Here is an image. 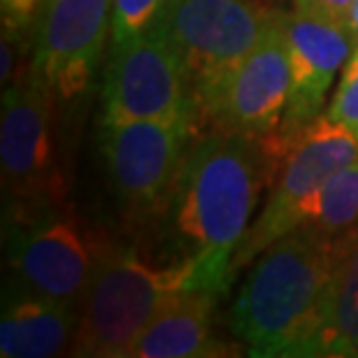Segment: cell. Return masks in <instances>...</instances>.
<instances>
[{
    "label": "cell",
    "mask_w": 358,
    "mask_h": 358,
    "mask_svg": "<svg viewBox=\"0 0 358 358\" xmlns=\"http://www.w3.org/2000/svg\"><path fill=\"white\" fill-rule=\"evenodd\" d=\"M182 261L145 259L140 247L117 242L100 263L80 305L70 356L128 358L166 303L191 282Z\"/></svg>",
    "instance_id": "cell-3"
},
{
    "label": "cell",
    "mask_w": 358,
    "mask_h": 358,
    "mask_svg": "<svg viewBox=\"0 0 358 358\" xmlns=\"http://www.w3.org/2000/svg\"><path fill=\"white\" fill-rule=\"evenodd\" d=\"M328 117L358 138V59H349L342 70L340 87L328 105Z\"/></svg>",
    "instance_id": "cell-17"
},
{
    "label": "cell",
    "mask_w": 358,
    "mask_h": 358,
    "mask_svg": "<svg viewBox=\"0 0 358 358\" xmlns=\"http://www.w3.org/2000/svg\"><path fill=\"white\" fill-rule=\"evenodd\" d=\"M221 296L182 289L152 319L128 358H200L231 356L233 347L214 335V310Z\"/></svg>",
    "instance_id": "cell-14"
},
{
    "label": "cell",
    "mask_w": 358,
    "mask_h": 358,
    "mask_svg": "<svg viewBox=\"0 0 358 358\" xmlns=\"http://www.w3.org/2000/svg\"><path fill=\"white\" fill-rule=\"evenodd\" d=\"M284 33L289 45L291 91L282 126L270 135L282 156L289 154L300 133L319 114H324L321 110L328 91L352 56V42L345 26L333 21L310 17L298 10L284 12Z\"/></svg>",
    "instance_id": "cell-12"
},
{
    "label": "cell",
    "mask_w": 358,
    "mask_h": 358,
    "mask_svg": "<svg viewBox=\"0 0 358 358\" xmlns=\"http://www.w3.org/2000/svg\"><path fill=\"white\" fill-rule=\"evenodd\" d=\"M345 31L349 35V42H352V52L358 47V0H354L352 10H349V17L345 21Z\"/></svg>",
    "instance_id": "cell-21"
},
{
    "label": "cell",
    "mask_w": 358,
    "mask_h": 358,
    "mask_svg": "<svg viewBox=\"0 0 358 358\" xmlns=\"http://www.w3.org/2000/svg\"><path fill=\"white\" fill-rule=\"evenodd\" d=\"M56 96L35 73L31 59L19 63L3 89L0 170L5 207H38L68 200V179L54 135Z\"/></svg>",
    "instance_id": "cell-6"
},
{
    "label": "cell",
    "mask_w": 358,
    "mask_h": 358,
    "mask_svg": "<svg viewBox=\"0 0 358 358\" xmlns=\"http://www.w3.org/2000/svg\"><path fill=\"white\" fill-rule=\"evenodd\" d=\"M275 179L263 138L207 131L193 138L177 196L163 221L168 261L193 268L186 289L217 296L231 289V263L252 226V214Z\"/></svg>",
    "instance_id": "cell-1"
},
{
    "label": "cell",
    "mask_w": 358,
    "mask_h": 358,
    "mask_svg": "<svg viewBox=\"0 0 358 358\" xmlns=\"http://www.w3.org/2000/svg\"><path fill=\"white\" fill-rule=\"evenodd\" d=\"M42 0H0L3 28L14 33L21 42L31 47V31Z\"/></svg>",
    "instance_id": "cell-19"
},
{
    "label": "cell",
    "mask_w": 358,
    "mask_h": 358,
    "mask_svg": "<svg viewBox=\"0 0 358 358\" xmlns=\"http://www.w3.org/2000/svg\"><path fill=\"white\" fill-rule=\"evenodd\" d=\"M349 59H358V47L352 52V56H349Z\"/></svg>",
    "instance_id": "cell-22"
},
{
    "label": "cell",
    "mask_w": 358,
    "mask_h": 358,
    "mask_svg": "<svg viewBox=\"0 0 358 358\" xmlns=\"http://www.w3.org/2000/svg\"><path fill=\"white\" fill-rule=\"evenodd\" d=\"M358 161V138L328 114H319L300 133L279 166L270 196L261 214L252 221L231 263V282L240 270L252 266L263 249L293 231L305 217L317 193L338 170Z\"/></svg>",
    "instance_id": "cell-8"
},
{
    "label": "cell",
    "mask_w": 358,
    "mask_h": 358,
    "mask_svg": "<svg viewBox=\"0 0 358 358\" xmlns=\"http://www.w3.org/2000/svg\"><path fill=\"white\" fill-rule=\"evenodd\" d=\"M7 277L61 303L82 305L93 275L117 245L66 203L5 207Z\"/></svg>",
    "instance_id": "cell-4"
},
{
    "label": "cell",
    "mask_w": 358,
    "mask_h": 358,
    "mask_svg": "<svg viewBox=\"0 0 358 358\" xmlns=\"http://www.w3.org/2000/svg\"><path fill=\"white\" fill-rule=\"evenodd\" d=\"M193 135L191 121H103L100 149L126 231L142 238L168 219Z\"/></svg>",
    "instance_id": "cell-5"
},
{
    "label": "cell",
    "mask_w": 358,
    "mask_h": 358,
    "mask_svg": "<svg viewBox=\"0 0 358 358\" xmlns=\"http://www.w3.org/2000/svg\"><path fill=\"white\" fill-rule=\"evenodd\" d=\"M166 0H114L112 40H124L140 33L156 19Z\"/></svg>",
    "instance_id": "cell-18"
},
{
    "label": "cell",
    "mask_w": 358,
    "mask_h": 358,
    "mask_svg": "<svg viewBox=\"0 0 358 358\" xmlns=\"http://www.w3.org/2000/svg\"><path fill=\"white\" fill-rule=\"evenodd\" d=\"M298 356L358 358V235L340 247L317 324Z\"/></svg>",
    "instance_id": "cell-15"
},
{
    "label": "cell",
    "mask_w": 358,
    "mask_h": 358,
    "mask_svg": "<svg viewBox=\"0 0 358 358\" xmlns=\"http://www.w3.org/2000/svg\"><path fill=\"white\" fill-rule=\"evenodd\" d=\"M114 0H42L31 31V63L56 100L91 87L112 35Z\"/></svg>",
    "instance_id": "cell-11"
},
{
    "label": "cell",
    "mask_w": 358,
    "mask_h": 358,
    "mask_svg": "<svg viewBox=\"0 0 358 358\" xmlns=\"http://www.w3.org/2000/svg\"><path fill=\"white\" fill-rule=\"evenodd\" d=\"M291 63L284 12L277 10L252 52L221 80L198 112L196 131L268 138L277 133L289 105Z\"/></svg>",
    "instance_id": "cell-10"
},
{
    "label": "cell",
    "mask_w": 358,
    "mask_h": 358,
    "mask_svg": "<svg viewBox=\"0 0 358 358\" xmlns=\"http://www.w3.org/2000/svg\"><path fill=\"white\" fill-rule=\"evenodd\" d=\"M80 305L61 303L26 289L5 277L3 319H0V356L49 358L68 354L73 345Z\"/></svg>",
    "instance_id": "cell-13"
},
{
    "label": "cell",
    "mask_w": 358,
    "mask_h": 358,
    "mask_svg": "<svg viewBox=\"0 0 358 358\" xmlns=\"http://www.w3.org/2000/svg\"><path fill=\"white\" fill-rule=\"evenodd\" d=\"M103 121H191L196 128L189 77L159 14L140 33L112 40Z\"/></svg>",
    "instance_id": "cell-9"
},
{
    "label": "cell",
    "mask_w": 358,
    "mask_h": 358,
    "mask_svg": "<svg viewBox=\"0 0 358 358\" xmlns=\"http://www.w3.org/2000/svg\"><path fill=\"white\" fill-rule=\"evenodd\" d=\"M291 3H293V10L345 26L354 0H291Z\"/></svg>",
    "instance_id": "cell-20"
},
{
    "label": "cell",
    "mask_w": 358,
    "mask_h": 358,
    "mask_svg": "<svg viewBox=\"0 0 358 358\" xmlns=\"http://www.w3.org/2000/svg\"><path fill=\"white\" fill-rule=\"evenodd\" d=\"M296 228L335 247L358 235V161L338 170L321 186Z\"/></svg>",
    "instance_id": "cell-16"
},
{
    "label": "cell",
    "mask_w": 358,
    "mask_h": 358,
    "mask_svg": "<svg viewBox=\"0 0 358 358\" xmlns=\"http://www.w3.org/2000/svg\"><path fill=\"white\" fill-rule=\"evenodd\" d=\"M340 247L293 228L256 256L231 310V331L259 358L298 356L317 324Z\"/></svg>",
    "instance_id": "cell-2"
},
{
    "label": "cell",
    "mask_w": 358,
    "mask_h": 358,
    "mask_svg": "<svg viewBox=\"0 0 358 358\" xmlns=\"http://www.w3.org/2000/svg\"><path fill=\"white\" fill-rule=\"evenodd\" d=\"M277 10L259 0H166L159 12L189 77L193 121L214 87L259 45Z\"/></svg>",
    "instance_id": "cell-7"
}]
</instances>
